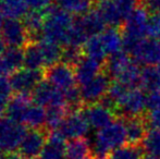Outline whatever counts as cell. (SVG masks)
I'll return each mask as SVG.
<instances>
[{
	"mask_svg": "<svg viewBox=\"0 0 160 159\" xmlns=\"http://www.w3.org/2000/svg\"><path fill=\"white\" fill-rule=\"evenodd\" d=\"M10 96L8 94H4L0 92V118L2 117L3 113H6L7 107H8L9 100H10Z\"/></svg>",
	"mask_w": 160,
	"mask_h": 159,
	"instance_id": "obj_41",
	"label": "cell"
},
{
	"mask_svg": "<svg viewBox=\"0 0 160 159\" xmlns=\"http://www.w3.org/2000/svg\"><path fill=\"white\" fill-rule=\"evenodd\" d=\"M74 19L72 14L60 7L51 6L45 10V23L42 28V39L67 46L68 35Z\"/></svg>",
	"mask_w": 160,
	"mask_h": 159,
	"instance_id": "obj_2",
	"label": "cell"
},
{
	"mask_svg": "<svg viewBox=\"0 0 160 159\" xmlns=\"http://www.w3.org/2000/svg\"><path fill=\"white\" fill-rule=\"evenodd\" d=\"M130 56L138 64L158 66L160 62V40L156 38L141 40L130 52Z\"/></svg>",
	"mask_w": 160,
	"mask_h": 159,
	"instance_id": "obj_9",
	"label": "cell"
},
{
	"mask_svg": "<svg viewBox=\"0 0 160 159\" xmlns=\"http://www.w3.org/2000/svg\"><path fill=\"white\" fill-rule=\"evenodd\" d=\"M98 1H99V0H98Z\"/></svg>",
	"mask_w": 160,
	"mask_h": 159,
	"instance_id": "obj_48",
	"label": "cell"
},
{
	"mask_svg": "<svg viewBox=\"0 0 160 159\" xmlns=\"http://www.w3.org/2000/svg\"><path fill=\"white\" fill-rule=\"evenodd\" d=\"M28 4V9L33 11H45L51 7L52 0H24Z\"/></svg>",
	"mask_w": 160,
	"mask_h": 159,
	"instance_id": "obj_38",
	"label": "cell"
},
{
	"mask_svg": "<svg viewBox=\"0 0 160 159\" xmlns=\"http://www.w3.org/2000/svg\"><path fill=\"white\" fill-rule=\"evenodd\" d=\"M44 79V71L20 69L19 71L10 75L11 88L17 94L32 95L35 87Z\"/></svg>",
	"mask_w": 160,
	"mask_h": 159,
	"instance_id": "obj_6",
	"label": "cell"
},
{
	"mask_svg": "<svg viewBox=\"0 0 160 159\" xmlns=\"http://www.w3.org/2000/svg\"><path fill=\"white\" fill-rule=\"evenodd\" d=\"M45 123H46V110L44 107L38 106L36 104H31L24 115L22 124L28 127L30 129H45Z\"/></svg>",
	"mask_w": 160,
	"mask_h": 159,
	"instance_id": "obj_29",
	"label": "cell"
},
{
	"mask_svg": "<svg viewBox=\"0 0 160 159\" xmlns=\"http://www.w3.org/2000/svg\"><path fill=\"white\" fill-rule=\"evenodd\" d=\"M63 159H68V158H63Z\"/></svg>",
	"mask_w": 160,
	"mask_h": 159,
	"instance_id": "obj_47",
	"label": "cell"
},
{
	"mask_svg": "<svg viewBox=\"0 0 160 159\" xmlns=\"http://www.w3.org/2000/svg\"><path fill=\"white\" fill-rule=\"evenodd\" d=\"M145 116L123 120L125 125V131H127L128 144L142 145V143L144 142L148 133V125L146 122Z\"/></svg>",
	"mask_w": 160,
	"mask_h": 159,
	"instance_id": "obj_17",
	"label": "cell"
},
{
	"mask_svg": "<svg viewBox=\"0 0 160 159\" xmlns=\"http://www.w3.org/2000/svg\"><path fill=\"white\" fill-rule=\"evenodd\" d=\"M141 85L144 92L160 91V69L155 66H146L142 69Z\"/></svg>",
	"mask_w": 160,
	"mask_h": 159,
	"instance_id": "obj_25",
	"label": "cell"
},
{
	"mask_svg": "<svg viewBox=\"0 0 160 159\" xmlns=\"http://www.w3.org/2000/svg\"><path fill=\"white\" fill-rule=\"evenodd\" d=\"M65 148L67 143L65 138L59 132L56 130L49 133L48 140L42 148L39 155L40 159H63L65 156Z\"/></svg>",
	"mask_w": 160,
	"mask_h": 159,
	"instance_id": "obj_16",
	"label": "cell"
},
{
	"mask_svg": "<svg viewBox=\"0 0 160 159\" xmlns=\"http://www.w3.org/2000/svg\"><path fill=\"white\" fill-rule=\"evenodd\" d=\"M139 6L145 9L148 14L160 13V0H139Z\"/></svg>",
	"mask_w": 160,
	"mask_h": 159,
	"instance_id": "obj_37",
	"label": "cell"
},
{
	"mask_svg": "<svg viewBox=\"0 0 160 159\" xmlns=\"http://www.w3.org/2000/svg\"><path fill=\"white\" fill-rule=\"evenodd\" d=\"M83 51H84L85 57L95 59L103 64H105L106 60L108 58V53L106 51L105 46H103V42L101 40L100 35L92 36L83 46Z\"/></svg>",
	"mask_w": 160,
	"mask_h": 159,
	"instance_id": "obj_28",
	"label": "cell"
},
{
	"mask_svg": "<svg viewBox=\"0 0 160 159\" xmlns=\"http://www.w3.org/2000/svg\"><path fill=\"white\" fill-rule=\"evenodd\" d=\"M32 100L42 107H67L63 91L55 87L46 80H42L33 91Z\"/></svg>",
	"mask_w": 160,
	"mask_h": 159,
	"instance_id": "obj_5",
	"label": "cell"
},
{
	"mask_svg": "<svg viewBox=\"0 0 160 159\" xmlns=\"http://www.w3.org/2000/svg\"><path fill=\"white\" fill-rule=\"evenodd\" d=\"M147 109V96L143 89H131L128 96L116 110L118 119L127 120L131 118L144 117Z\"/></svg>",
	"mask_w": 160,
	"mask_h": 159,
	"instance_id": "obj_4",
	"label": "cell"
},
{
	"mask_svg": "<svg viewBox=\"0 0 160 159\" xmlns=\"http://www.w3.org/2000/svg\"><path fill=\"white\" fill-rule=\"evenodd\" d=\"M38 45H39L40 51H42V58H44L45 68L57 64L61 61V55L63 47L46 39H42L40 42H38Z\"/></svg>",
	"mask_w": 160,
	"mask_h": 159,
	"instance_id": "obj_27",
	"label": "cell"
},
{
	"mask_svg": "<svg viewBox=\"0 0 160 159\" xmlns=\"http://www.w3.org/2000/svg\"><path fill=\"white\" fill-rule=\"evenodd\" d=\"M10 84V82H9V80L7 79L4 75H2L1 73H0V89L3 88V87H6L7 85Z\"/></svg>",
	"mask_w": 160,
	"mask_h": 159,
	"instance_id": "obj_44",
	"label": "cell"
},
{
	"mask_svg": "<svg viewBox=\"0 0 160 159\" xmlns=\"http://www.w3.org/2000/svg\"><path fill=\"white\" fill-rule=\"evenodd\" d=\"M44 77L55 87L65 91L75 85V72L74 68L59 62L44 69Z\"/></svg>",
	"mask_w": 160,
	"mask_h": 159,
	"instance_id": "obj_10",
	"label": "cell"
},
{
	"mask_svg": "<svg viewBox=\"0 0 160 159\" xmlns=\"http://www.w3.org/2000/svg\"><path fill=\"white\" fill-rule=\"evenodd\" d=\"M24 66L23 48H8L0 58V73L4 77L13 74Z\"/></svg>",
	"mask_w": 160,
	"mask_h": 159,
	"instance_id": "obj_18",
	"label": "cell"
},
{
	"mask_svg": "<svg viewBox=\"0 0 160 159\" xmlns=\"http://www.w3.org/2000/svg\"><path fill=\"white\" fill-rule=\"evenodd\" d=\"M132 62V57L122 50L107 58L105 64H103V72L110 79H113L116 81L125 72V70L130 67Z\"/></svg>",
	"mask_w": 160,
	"mask_h": 159,
	"instance_id": "obj_15",
	"label": "cell"
},
{
	"mask_svg": "<svg viewBox=\"0 0 160 159\" xmlns=\"http://www.w3.org/2000/svg\"><path fill=\"white\" fill-rule=\"evenodd\" d=\"M149 36L160 40V13L149 17Z\"/></svg>",
	"mask_w": 160,
	"mask_h": 159,
	"instance_id": "obj_36",
	"label": "cell"
},
{
	"mask_svg": "<svg viewBox=\"0 0 160 159\" xmlns=\"http://www.w3.org/2000/svg\"><path fill=\"white\" fill-rule=\"evenodd\" d=\"M31 102H32L31 95L17 94V95L12 96L9 100L8 107H7V117L15 122L22 123L26 110L32 104Z\"/></svg>",
	"mask_w": 160,
	"mask_h": 159,
	"instance_id": "obj_21",
	"label": "cell"
},
{
	"mask_svg": "<svg viewBox=\"0 0 160 159\" xmlns=\"http://www.w3.org/2000/svg\"><path fill=\"white\" fill-rule=\"evenodd\" d=\"M142 147L147 155L160 157V130H149Z\"/></svg>",
	"mask_w": 160,
	"mask_h": 159,
	"instance_id": "obj_34",
	"label": "cell"
},
{
	"mask_svg": "<svg viewBox=\"0 0 160 159\" xmlns=\"http://www.w3.org/2000/svg\"><path fill=\"white\" fill-rule=\"evenodd\" d=\"M74 72L76 83L83 86L103 72V63L92 58L84 57L74 68Z\"/></svg>",
	"mask_w": 160,
	"mask_h": 159,
	"instance_id": "obj_14",
	"label": "cell"
},
{
	"mask_svg": "<svg viewBox=\"0 0 160 159\" xmlns=\"http://www.w3.org/2000/svg\"><path fill=\"white\" fill-rule=\"evenodd\" d=\"M24 67L30 70H42L45 67L44 58L40 51L38 42H28L23 48Z\"/></svg>",
	"mask_w": 160,
	"mask_h": 159,
	"instance_id": "obj_26",
	"label": "cell"
},
{
	"mask_svg": "<svg viewBox=\"0 0 160 159\" xmlns=\"http://www.w3.org/2000/svg\"><path fill=\"white\" fill-rule=\"evenodd\" d=\"M60 8L67 10L68 12L74 13L78 17L84 15L93 10L94 0H56Z\"/></svg>",
	"mask_w": 160,
	"mask_h": 159,
	"instance_id": "obj_31",
	"label": "cell"
},
{
	"mask_svg": "<svg viewBox=\"0 0 160 159\" xmlns=\"http://www.w3.org/2000/svg\"><path fill=\"white\" fill-rule=\"evenodd\" d=\"M1 37L9 48H24L31 42L25 25L19 19H7L4 21Z\"/></svg>",
	"mask_w": 160,
	"mask_h": 159,
	"instance_id": "obj_7",
	"label": "cell"
},
{
	"mask_svg": "<svg viewBox=\"0 0 160 159\" xmlns=\"http://www.w3.org/2000/svg\"><path fill=\"white\" fill-rule=\"evenodd\" d=\"M88 121L84 117L82 110L71 112L65 118L61 127H59V132L64 138L75 140V138H83L87 135L89 131Z\"/></svg>",
	"mask_w": 160,
	"mask_h": 159,
	"instance_id": "obj_12",
	"label": "cell"
},
{
	"mask_svg": "<svg viewBox=\"0 0 160 159\" xmlns=\"http://www.w3.org/2000/svg\"><path fill=\"white\" fill-rule=\"evenodd\" d=\"M75 19L78 20V22L84 28V31L89 37L102 34L106 30V25H107L97 9H93L88 13L76 17Z\"/></svg>",
	"mask_w": 160,
	"mask_h": 159,
	"instance_id": "obj_19",
	"label": "cell"
},
{
	"mask_svg": "<svg viewBox=\"0 0 160 159\" xmlns=\"http://www.w3.org/2000/svg\"><path fill=\"white\" fill-rule=\"evenodd\" d=\"M145 118L150 130H160V110L149 111V113L145 116Z\"/></svg>",
	"mask_w": 160,
	"mask_h": 159,
	"instance_id": "obj_39",
	"label": "cell"
},
{
	"mask_svg": "<svg viewBox=\"0 0 160 159\" xmlns=\"http://www.w3.org/2000/svg\"><path fill=\"white\" fill-rule=\"evenodd\" d=\"M147 109L149 111L160 110V91L149 93L147 96Z\"/></svg>",
	"mask_w": 160,
	"mask_h": 159,
	"instance_id": "obj_40",
	"label": "cell"
},
{
	"mask_svg": "<svg viewBox=\"0 0 160 159\" xmlns=\"http://www.w3.org/2000/svg\"><path fill=\"white\" fill-rule=\"evenodd\" d=\"M85 57L83 47H75V46H64L62 49L61 61L62 63L75 68L78 62Z\"/></svg>",
	"mask_w": 160,
	"mask_h": 159,
	"instance_id": "obj_35",
	"label": "cell"
},
{
	"mask_svg": "<svg viewBox=\"0 0 160 159\" xmlns=\"http://www.w3.org/2000/svg\"><path fill=\"white\" fill-rule=\"evenodd\" d=\"M28 133L25 125L9 119L0 118V152L3 154L14 153L19 151L20 145Z\"/></svg>",
	"mask_w": 160,
	"mask_h": 159,
	"instance_id": "obj_3",
	"label": "cell"
},
{
	"mask_svg": "<svg viewBox=\"0 0 160 159\" xmlns=\"http://www.w3.org/2000/svg\"><path fill=\"white\" fill-rule=\"evenodd\" d=\"M23 23L28 33L31 42H38L42 39L45 11H28V14L23 17Z\"/></svg>",
	"mask_w": 160,
	"mask_h": 159,
	"instance_id": "obj_20",
	"label": "cell"
},
{
	"mask_svg": "<svg viewBox=\"0 0 160 159\" xmlns=\"http://www.w3.org/2000/svg\"><path fill=\"white\" fill-rule=\"evenodd\" d=\"M127 142L128 137L124 121L117 119L105 129L97 131L92 144L94 157L108 159L112 152L124 146Z\"/></svg>",
	"mask_w": 160,
	"mask_h": 159,
	"instance_id": "obj_1",
	"label": "cell"
},
{
	"mask_svg": "<svg viewBox=\"0 0 160 159\" xmlns=\"http://www.w3.org/2000/svg\"><path fill=\"white\" fill-rule=\"evenodd\" d=\"M145 151L142 145L125 144L124 146L113 151L108 159H143Z\"/></svg>",
	"mask_w": 160,
	"mask_h": 159,
	"instance_id": "obj_33",
	"label": "cell"
},
{
	"mask_svg": "<svg viewBox=\"0 0 160 159\" xmlns=\"http://www.w3.org/2000/svg\"><path fill=\"white\" fill-rule=\"evenodd\" d=\"M65 158L68 159H94L92 144L85 137L70 140L67 143Z\"/></svg>",
	"mask_w": 160,
	"mask_h": 159,
	"instance_id": "obj_23",
	"label": "cell"
},
{
	"mask_svg": "<svg viewBox=\"0 0 160 159\" xmlns=\"http://www.w3.org/2000/svg\"><path fill=\"white\" fill-rule=\"evenodd\" d=\"M96 9L105 20L106 24L110 27L122 26L124 23V19L121 15L114 0H99Z\"/></svg>",
	"mask_w": 160,
	"mask_h": 159,
	"instance_id": "obj_22",
	"label": "cell"
},
{
	"mask_svg": "<svg viewBox=\"0 0 160 159\" xmlns=\"http://www.w3.org/2000/svg\"><path fill=\"white\" fill-rule=\"evenodd\" d=\"M6 159H26V158L23 157V156H22L19 152H14V153L7 154Z\"/></svg>",
	"mask_w": 160,
	"mask_h": 159,
	"instance_id": "obj_42",
	"label": "cell"
},
{
	"mask_svg": "<svg viewBox=\"0 0 160 159\" xmlns=\"http://www.w3.org/2000/svg\"><path fill=\"white\" fill-rule=\"evenodd\" d=\"M4 17L8 19H23L28 12L24 0H2Z\"/></svg>",
	"mask_w": 160,
	"mask_h": 159,
	"instance_id": "obj_32",
	"label": "cell"
},
{
	"mask_svg": "<svg viewBox=\"0 0 160 159\" xmlns=\"http://www.w3.org/2000/svg\"><path fill=\"white\" fill-rule=\"evenodd\" d=\"M143 159H160V157H156V156H152V155H145Z\"/></svg>",
	"mask_w": 160,
	"mask_h": 159,
	"instance_id": "obj_45",
	"label": "cell"
},
{
	"mask_svg": "<svg viewBox=\"0 0 160 159\" xmlns=\"http://www.w3.org/2000/svg\"><path fill=\"white\" fill-rule=\"evenodd\" d=\"M48 136L49 132L46 129L28 130L20 145L19 153L26 159H36L42 153Z\"/></svg>",
	"mask_w": 160,
	"mask_h": 159,
	"instance_id": "obj_11",
	"label": "cell"
},
{
	"mask_svg": "<svg viewBox=\"0 0 160 159\" xmlns=\"http://www.w3.org/2000/svg\"><path fill=\"white\" fill-rule=\"evenodd\" d=\"M7 47L8 46H7V44L4 42V40L2 39V37H0V58H1L2 56L4 55V52L7 51V49H8Z\"/></svg>",
	"mask_w": 160,
	"mask_h": 159,
	"instance_id": "obj_43",
	"label": "cell"
},
{
	"mask_svg": "<svg viewBox=\"0 0 160 159\" xmlns=\"http://www.w3.org/2000/svg\"><path fill=\"white\" fill-rule=\"evenodd\" d=\"M110 85L111 79L105 72H101L95 79L81 86V94L85 106L100 102V100L107 95Z\"/></svg>",
	"mask_w": 160,
	"mask_h": 159,
	"instance_id": "obj_8",
	"label": "cell"
},
{
	"mask_svg": "<svg viewBox=\"0 0 160 159\" xmlns=\"http://www.w3.org/2000/svg\"><path fill=\"white\" fill-rule=\"evenodd\" d=\"M82 112L86 118V120L88 121L89 125L97 131L105 129L106 127L110 125L113 121L118 119L113 110L105 107L100 102L95 105H89V106H84Z\"/></svg>",
	"mask_w": 160,
	"mask_h": 159,
	"instance_id": "obj_13",
	"label": "cell"
},
{
	"mask_svg": "<svg viewBox=\"0 0 160 159\" xmlns=\"http://www.w3.org/2000/svg\"><path fill=\"white\" fill-rule=\"evenodd\" d=\"M100 37L106 48V51L109 56L122 51L123 35L121 30H118L117 27L106 28L105 32L100 34Z\"/></svg>",
	"mask_w": 160,
	"mask_h": 159,
	"instance_id": "obj_24",
	"label": "cell"
},
{
	"mask_svg": "<svg viewBox=\"0 0 160 159\" xmlns=\"http://www.w3.org/2000/svg\"><path fill=\"white\" fill-rule=\"evenodd\" d=\"M6 154H3V153H1V152H0V159H6Z\"/></svg>",
	"mask_w": 160,
	"mask_h": 159,
	"instance_id": "obj_46",
	"label": "cell"
},
{
	"mask_svg": "<svg viewBox=\"0 0 160 159\" xmlns=\"http://www.w3.org/2000/svg\"><path fill=\"white\" fill-rule=\"evenodd\" d=\"M69 115L67 107H49L46 110V123L45 129L50 133L58 130Z\"/></svg>",
	"mask_w": 160,
	"mask_h": 159,
	"instance_id": "obj_30",
	"label": "cell"
}]
</instances>
